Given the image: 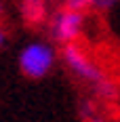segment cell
<instances>
[{
	"label": "cell",
	"instance_id": "obj_7",
	"mask_svg": "<svg viewBox=\"0 0 120 122\" xmlns=\"http://www.w3.org/2000/svg\"><path fill=\"white\" fill-rule=\"evenodd\" d=\"M4 40H6V38H4V32H2V27H0V46L4 44Z\"/></svg>",
	"mask_w": 120,
	"mask_h": 122
},
{
	"label": "cell",
	"instance_id": "obj_6",
	"mask_svg": "<svg viewBox=\"0 0 120 122\" xmlns=\"http://www.w3.org/2000/svg\"><path fill=\"white\" fill-rule=\"evenodd\" d=\"M118 0H95V4L93 6H97V9H110V6H114Z\"/></svg>",
	"mask_w": 120,
	"mask_h": 122
},
{
	"label": "cell",
	"instance_id": "obj_9",
	"mask_svg": "<svg viewBox=\"0 0 120 122\" xmlns=\"http://www.w3.org/2000/svg\"><path fill=\"white\" fill-rule=\"evenodd\" d=\"M25 2H40V0H25Z\"/></svg>",
	"mask_w": 120,
	"mask_h": 122
},
{
	"label": "cell",
	"instance_id": "obj_1",
	"mask_svg": "<svg viewBox=\"0 0 120 122\" xmlns=\"http://www.w3.org/2000/svg\"><path fill=\"white\" fill-rule=\"evenodd\" d=\"M19 70L23 76L32 80L44 78L53 63H55V51L48 46L47 42H30L21 53H19Z\"/></svg>",
	"mask_w": 120,
	"mask_h": 122
},
{
	"label": "cell",
	"instance_id": "obj_4",
	"mask_svg": "<svg viewBox=\"0 0 120 122\" xmlns=\"http://www.w3.org/2000/svg\"><path fill=\"white\" fill-rule=\"evenodd\" d=\"M23 13H25V19H27L30 23H36V21L42 19L44 9H42V4H40V2H25Z\"/></svg>",
	"mask_w": 120,
	"mask_h": 122
},
{
	"label": "cell",
	"instance_id": "obj_10",
	"mask_svg": "<svg viewBox=\"0 0 120 122\" xmlns=\"http://www.w3.org/2000/svg\"><path fill=\"white\" fill-rule=\"evenodd\" d=\"M0 13H2V4H0Z\"/></svg>",
	"mask_w": 120,
	"mask_h": 122
},
{
	"label": "cell",
	"instance_id": "obj_5",
	"mask_svg": "<svg viewBox=\"0 0 120 122\" xmlns=\"http://www.w3.org/2000/svg\"><path fill=\"white\" fill-rule=\"evenodd\" d=\"M91 4H95V0H65V9L68 11H76V13H80L82 9L91 6Z\"/></svg>",
	"mask_w": 120,
	"mask_h": 122
},
{
	"label": "cell",
	"instance_id": "obj_3",
	"mask_svg": "<svg viewBox=\"0 0 120 122\" xmlns=\"http://www.w3.org/2000/svg\"><path fill=\"white\" fill-rule=\"evenodd\" d=\"M80 30H82V15L76 11H68V9L57 13L51 23L53 38L65 44H72V40L80 36Z\"/></svg>",
	"mask_w": 120,
	"mask_h": 122
},
{
	"label": "cell",
	"instance_id": "obj_8",
	"mask_svg": "<svg viewBox=\"0 0 120 122\" xmlns=\"http://www.w3.org/2000/svg\"><path fill=\"white\" fill-rule=\"evenodd\" d=\"M89 122H103V120H101L99 116H93V118H91V120H89Z\"/></svg>",
	"mask_w": 120,
	"mask_h": 122
},
{
	"label": "cell",
	"instance_id": "obj_2",
	"mask_svg": "<svg viewBox=\"0 0 120 122\" xmlns=\"http://www.w3.org/2000/svg\"><path fill=\"white\" fill-rule=\"evenodd\" d=\"M61 55H63L65 65L70 67V72H72L74 76H78L80 80L89 82L93 88H97L103 80H108V78L101 74V70H99L91 59H86V55H84L78 46H74V44H65Z\"/></svg>",
	"mask_w": 120,
	"mask_h": 122
}]
</instances>
